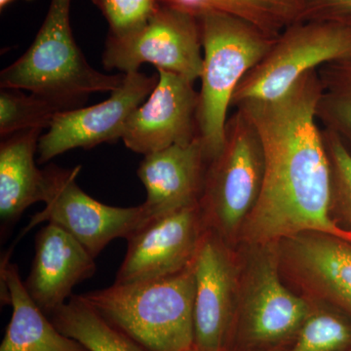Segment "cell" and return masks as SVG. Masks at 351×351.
Wrapping results in <instances>:
<instances>
[{
    "label": "cell",
    "mask_w": 351,
    "mask_h": 351,
    "mask_svg": "<svg viewBox=\"0 0 351 351\" xmlns=\"http://www.w3.org/2000/svg\"><path fill=\"white\" fill-rule=\"evenodd\" d=\"M15 1V0H0V9H3L4 7L8 5L11 2Z\"/></svg>",
    "instance_id": "28"
},
{
    "label": "cell",
    "mask_w": 351,
    "mask_h": 351,
    "mask_svg": "<svg viewBox=\"0 0 351 351\" xmlns=\"http://www.w3.org/2000/svg\"><path fill=\"white\" fill-rule=\"evenodd\" d=\"M110 24V34H128L143 27L160 7L159 0H92Z\"/></svg>",
    "instance_id": "24"
},
{
    "label": "cell",
    "mask_w": 351,
    "mask_h": 351,
    "mask_svg": "<svg viewBox=\"0 0 351 351\" xmlns=\"http://www.w3.org/2000/svg\"><path fill=\"white\" fill-rule=\"evenodd\" d=\"M49 318L60 331L80 341L89 351H147L106 320L82 295H71Z\"/></svg>",
    "instance_id": "19"
},
{
    "label": "cell",
    "mask_w": 351,
    "mask_h": 351,
    "mask_svg": "<svg viewBox=\"0 0 351 351\" xmlns=\"http://www.w3.org/2000/svg\"><path fill=\"white\" fill-rule=\"evenodd\" d=\"M207 230L199 204L145 221L127 239L114 283L142 282L188 269Z\"/></svg>",
    "instance_id": "11"
},
{
    "label": "cell",
    "mask_w": 351,
    "mask_h": 351,
    "mask_svg": "<svg viewBox=\"0 0 351 351\" xmlns=\"http://www.w3.org/2000/svg\"><path fill=\"white\" fill-rule=\"evenodd\" d=\"M82 297L147 351H186L195 345L193 263L174 276L113 283Z\"/></svg>",
    "instance_id": "2"
},
{
    "label": "cell",
    "mask_w": 351,
    "mask_h": 351,
    "mask_svg": "<svg viewBox=\"0 0 351 351\" xmlns=\"http://www.w3.org/2000/svg\"><path fill=\"white\" fill-rule=\"evenodd\" d=\"M322 98L328 101L327 108L331 110L334 119L341 124L343 128L351 132V90L345 94L331 93L328 96L322 93Z\"/></svg>",
    "instance_id": "27"
},
{
    "label": "cell",
    "mask_w": 351,
    "mask_h": 351,
    "mask_svg": "<svg viewBox=\"0 0 351 351\" xmlns=\"http://www.w3.org/2000/svg\"><path fill=\"white\" fill-rule=\"evenodd\" d=\"M321 95V80L313 69L276 100L237 104L255 126L265 154L262 191L239 246L279 242L306 232L351 242V233L330 214L329 157L316 124Z\"/></svg>",
    "instance_id": "1"
},
{
    "label": "cell",
    "mask_w": 351,
    "mask_h": 351,
    "mask_svg": "<svg viewBox=\"0 0 351 351\" xmlns=\"http://www.w3.org/2000/svg\"><path fill=\"white\" fill-rule=\"evenodd\" d=\"M80 169L82 166L73 169L49 166L44 170L47 177L45 208L32 217L23 235L39 223H54L96 258L113 239H128L147 221L142 205L113 207L88 195L76 182Z\"/></svg>",
    "instance_id": "9"
},
{
    "label": "cell",
    "mask_w": 351,
    "mask_h": 351,
    "mask_svg": "<svg viewBox=\"0 0 351 351\" xmlns=\"http://www.w3.org/2000/svg\"><path fill=\"white\" fill-rule=\"evenodd\" d=\"M95 258L69 232L48 223L36 237V254L25 290L49 317L71 297L77 284L94 276Z\"/></svg>",
    "instance_id": "16"
},
{
    "label": "cell",
    "mask_w": 351,
    "mask_h": 351,
    "mask_svg": "<svg viewBox=\"0 0 351 351\" xmlns=\"http://www.w3.org/2000/svg\"><path fill=\"white\" fill-rule=\"evenodd\" d=\"M193 267L195 346L206 350L226 351L239 295V249L208 230Z\"/></svg>",
    "instance_id": "13"
},
{
    "label": "cell",
    "mask_w": 351,
    "mask_h": 351,
    "mask_svg": "<svg viewBox=\"0 0 351 351\" xmlns=\"http://www.w3.org/2000/svg\"><path fill=\"white\" fill-rule=\"evenodd\" d=\"M197 20L203 48L198 130L211 162L225 147L226 117L235 90L276 38L232 14L210 12Z\"/></svg>",
    "instance_id": "5"
},
{
    "label": "cell",
    "mask_w": 351,
    "mask_h": 351,
    "mask_svg": "<svg viewBox=\"0 0 351 351\" xmlns=\"http://www.w3.org/2000/svg\"><path fill=\"white\" fill-rule=\"evenodd\" d=\"M158 80L159 76L140 71L125 73L121 84L103 103L58 113L49 130L39 138V163L71 149H92L122 138L131 115L147 100Z\"/></svg>",
    "instance_id": "10"
},
{
    "label": "cell",
    "mask_w": 351,
    "mask_h": 351,
    "mask_svg": "<svg viewBox=\"0 0 351 351\" xmlns=\"http://www.w3.org/2000/svg\"><path fill=\"white\" fill-rule=\"evenodd\" d=\"M237 307L226 351H270L302 324L311 301L284 281L278 242L240 244Z\"/></svg>",
    "instance_id": "4"
},
{
    "label": "cell",
    "mask_w": 351,
    "mask_h": 351,
    "mask_svg": "<svg viewBox=\"0 0 351 351\" xmlns=\"http://www.w3.org/2000/svg\"><path fill=\"white\" fill-rule=\"evenodd\" d=\"M300 22L288 27L244 76L232 103L276 100L308 71L351 56L350 27L324 21Z\"/></svg>",
    "instance_id": "7"
},
{
    "label": "cell",
    "mask_w": 351,
    "mask_h": 351,
    "mask_svg": "<svg viewBox=\"0 0 351 351\" xmlns=\"http://www.w3.org/2000/svg\"><path fill=\"white\" fill-rule=\"evenodd\" d=\"M302 21H324L351 29V0H298Z\"/></svg>",
    "instance_id": "25"
},
{
    "label": "cell",
    "mask_w": 351,
    "mask_h": 351,
    "mask_svg": "<svg viewBox=\"0 0 351 351\" xmlns=\"http://www.w3.org/2000/svg\"><path fill=\"white\" fill-rule=\"evenodd\" d=\"M63 108L55 101L18 89H1L0 93V136L1 138L32 129L49 128Z\"/></svg>",
    "instance_id": "21"
},
{
    "label": "cell",
    "mask_w": 351,
    "mask_h": 351,
    "mask_svg": "<svg viewBox=\"0 0 351 351\" xmlns=\"http://www.w3.org/2000/svg\"><path fill=\"white\" fill-rule=\"evenodd\" d=\"M331 171L332 221L351 233V152L334 133L323 135Z\"/></svg>",
    "instance_id": "23"
},
{
    "label": "cell",
    "mask_w": 351,
    "mask_h": 351,
    "mask_svg": "<svg viewBox=\"0 0 351 351\" xmlns=\"http://www.w3.org/2000/svg\"><path fill=\"white\" fill-rule=\"evenodd\" d=\"M157 71L156 86L131 115L121 138L129 149L145 156L199 137V94L193 82L170 71Z\"/></svg>",
    "instance_id": "14"
},
{
    "label": "cell",
    "mask_w": 351,
    "mask_h": 351,
    "mask_svg": "<svg viewBox=\"0 0 351 351\" xmlns=\"http://www.w3.org/2000/svg\"><path fill=\"white\" fill-rule=\"evenodd\" d=\"M209 163L200 137L145 156L138 169L145 221L199 204Z\"/></svg>",
    "instance_id": "15"
},
{
    "label": "cell",
    "mask_w": 351,
    "mask_h": 351,
    "mask_svg": "<svg viewBox=\"0 0 351 351\" xmlns=\"http://www.w3.org/2000/svg\"><path fill=\"white\" fill-rule=\"evenodd\" d=\"M284 281L302 297L351 314V242L321 232L298 233L278 242Z\"/></svg>",
    "instance_id": "12"
},
{
    "label": "cell",
    "mask_w": 351,
    "mask_h": 351,
    "mask_svg": "<svg viewBox=\"0 0 351 351\" xmlns=\"http://www.w3.org/2000/svg\"><path fill=\"white\" fill-rule=\"evenodd\" d=\"M186 351H211V350H203V348H198V346H195V345H193V346H191V348H189V350H188Z\"/></svg>",
    "instance_id": "29"
},
{
    "label": "cell",
    "mask_w": 351,
    "mask_h": 351,
    "mask_svg": "<svg viewBox=\"0 0 351 351\" xmlns=\"http://www.w3.org/2000/svg\"><path fill=\"white\" fill-rule=\"evenodd\" d=\"M265 154L255 126L241 110L226 123V143L208 166L200 208L207 228L233 248L257 204Z\"/></svg>",
    "instance_id": "6"
},
{
    "label": "cell",
    "mask_w": 351,
    "mask_h": 351,
    "mask_svg": "<svg viewBox=\"0 0 351 351\" xmlns=\"http://www.w3.org/2000/svg\"><path fill=\"white\" fill-rule=\"evenodd\" d=\"M71 0H51L31 47L0 75L1 89L27 90L61 106L77 108L89 95L112 92L124 80L108 75L87 63L71 32Z\"/></svg>",
    "instance_id": "3"
},
{
    "label": "cell",
    "mask_w": 351,
    "mask_h": 351,
    "mask_svg": "<svg viewBox=\"0 0 351 351\" xmlns=\"http://www.w3.org/2000/svg\"><path fill=\"white\" fill-rule=\"evenodd\" d=\"M348 351H351V346H350V350H348Z\"/></svg>",
    "instance_id": "30"
},
{
    "label": "cell",
    "mask_w": 351,
    "mask_h": 351,
    "mask_svg": "<svg viewBox=\"0 0 351 351\" xmlns=\"http://www.w3.org/2000/svg\"><path fill=\"white\" fill-rule=\"evenodd\" d=\"M1 301L11 304L12 316L0 345V351H89L66 336L41 311L25 290L16 265L1 263Z\"/></svg>",
    "instance_id": "17"
},
{
    "label": "cell",
    "mask_w": 351,
    "mask_h": 351,
    "mask_svg": "<svg viewBox=\"0 0 351 351\" xmlns=\"http://www.w3.org/2000/svg\"><path fill=\"white\" fill-rule=\"evenodd\" d=\"M159 3L188 13L195 18L210 12L226 13L221 0H159Z\"/></svg>",
    "instance_id": "26"
},
{
    "label": "cell",
    "mask_w": 351,
    "mask_h": 351,
    "mask_svg": "<svg viewBox=\"0 0 351 351\" xmlns=\"http://www.w3.org/2000/svg\"><path fill=\"white\" fill-rule=\"evenodd\" d=\"M226 13L247 21L272 38L285 27L302 21L298 0H221Z\"/></svg>",
    "instance_id": "22"
},
{
    "label": "cell",
    "mask_w": 351,
    "mask_h": 351,
    "mask_svg": "<svg viewBox=\"0 0 351 351\" xmlns=\"http://www.w3.org/2000/svg\"><path fill=\"white\" fill-rule=\"evenodd\" d=\"M311 301L298 331L270 351H348L351 346V314L326 302Z\"/></svg>",
    "instance_id": "20"
},
{
    "label": "cell",
    "mask_w": 351,
    "mask_h": 351,
    "mask_svg": "<svg viewBox=\"0 0 351 351\" xmlns=\"http://www.w3.org/2000/svg\"><path fill=\"white\" fill-rule=\"evenodd\" d=\"M43 129L18 132L0 145V218L2 228L15 223L25 209L45 200L47 177L36 164Z\"/></svg>",
    "instance_id": "18"
},
{
    "label": "cell",
    "mask_w": 351,
    "mask_h": 351,
    "mask_svg": "<svg viewBox=\"0 0 351 351\" xmlns=\"http://www.w3.org/2000/svg\"><path fill=\"white\" fill-rule=\"evenodd\" d=\"M202 41L197 18L160 5L143 27L114 36L110 34L103 55L108 69L138 71L143 64L170 71L195 82L203 69Z\"/></svg>",
    "instance_id": "8"
}]
</instances>
